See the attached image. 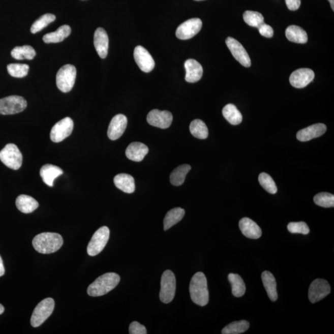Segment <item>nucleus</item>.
I'll use <instances>...</instances> for the list:
<instances>
[{
    "label": "nucleus",
    "instance_id": "f257e3e1",
    "mask_svg": "<svg viewBox=\"0 0 334 334\" xmlns=\"http://www.w3.org/2000/svg\"><path fill=\"white\" fill-rule=\"evenodd\" d=\"M64 239L58 233L45 232L39 234L33 240V245L37 252L51 254L60 249Z\"/></svg>",
    "mask_w": 334,
    "mask_h": 334
},
{
    "label": "nucleus",
    "instance_id": "f03ea898",
    "mask_svg": "<svg viewBox=\"0 0 334 334\" xmlns=\"http://www.w3.org/2000/svg\"><path fill=\"white\" fill-rule=\"evenodd\" d=\"M190 292L192 301L199 306L204 307L209 302V291L206 277L198 272L193 276L190 285Z\"/></svg>",
    "mask_w": 334,
    "mask_h": 334
},
{
    "label": "nucleus",
    "instance_id": "7ed1b4c3",
    "mask_svg": "<svg viewBox=\"0 0 334 334\" xmlns=\"http://www.w3.org/2000/svg\"><path fill=\"white\" fill-rule=\"evenodd\" d=\"M120 277L118 274L114 272L105 274L88 286V295L93 297L106 295L118 285Z\"/></svg>",
    "mask_w": 334,
    "mask_h": 334
},
{
    "label": "nucleus",
    "instance_id": "20e7f679",
    "mask_svg": "<svg viewBox=\"0 0 334 334\" xmlns=\"http://www.w3.org/2000/svg\"><path fill=\"white\" fill-rule=\"evenodd\" d=\"M76 69L71 65H66L56 74V85L63 93H67L72 89L76 78Z\"/></svg>",
    "mask_w": 334,
    "mask_h": 334
},
{
    "label": "nucleus",
    "instance_id": "39448f33",
    "mask_svg": "<svg viewBox=\"0 0 334 334\" xmlns=\"http://www.w3.org/2000/svg\"><path fill=\"white\" fill-rule=\"evenodd\" d=\"M55 308V301L51 298L44 299L40 302L34 309L31 319V324L34 327H39L49 318Z\"/></svg>",
    "mask_w": 334,
    "mask_h": 334
},
{
    "label": "nucleus",
    "instance_id": "423d86ee",
    "mask_svg": "<svg viewBox=\"0 0 334 334\" xmlns=\"http://www.w3.org/2000/svg\"><path fill=\"white\" fill-rule=\"evenodd\" d=\"M0 161L13 170H18L22 164V156L17 145L8 144L0 151Z\"/></svg>",
    "mask_w": 334,
    "mask_h": 334
},
{
    "label": "nucleus",
    "instance_id": "0eeeda50",
    "mask_svg": "<svg viewBox=\"0 0 334 334\" xmlns=\"http://www.w3.org/2000/svg\"><path fill=\"white\" fill-rule=\"evenodd\" d=\"M176 278L175 274L170 270H165L161 278L160 299L164 303H170L175 295Z\"/></svg>",
    "mask_w": 334,
    "mask_h": 334
},
{
    "label": "nucleus",
    "instance_id": "6e6552de",
    "mask_svg": "<svg viewBox=\"0 0 334 334\" xmlns=\"http://www.w3.org/2000/svg\"><path fill=\"white\" fill-rule=\"evenodd\" d=\"M27 101L21 96H11L0 99V115H14L24 111Z\"/></svg>",
    "mask_w": 334,
    "mask_h": 334
},
{
    "label": "nucleus",
    "instance_id": "1a4fd4ad",
    "mask_svg": "<svg viewBox=\"0 0 334 334\" xmlns=\"http://www.w3.org/2000/svg\"><path fill=\"white\" fill-rule=\"evenodd\" d=\"M110 237V230L107 227H102L96 231L87 246V253L90 256H95L104 249Z\"/></svg>",
    "mask_w": 334,
    "mask_h": 334
},
{
    "label": "nucleus",
    "instance_id": "9d476101",
    "mask_svg": "<svg viewBox=\"0 0 334 334\" xmlns=\"http://www.w3.org/2000/svg\"><path fill=\"white\" fill-rule=\"evenodd\" d=\"M74 123L70 117H66L53 126L50 132V139L54 142L64 141L72 133Z\"/></svg>",
    "mask_w": 334,
    "mask_h": 334
},
{
    "label": "nucleus",
    "instance_id": "9b49d317",
    "mask_svg": "<svg viewBox=\"0 0 334 334\" xmlns=\"http://www.w3.org/2000/svg\"><path fill=\"white\" fill-rule=\"evenodd\" d=\"M202 26V22L199 18L188 20L179 25L176 31L177 38L181 40H188L193 38L199 33Z\"/></svg>",
    "mask_w": 334,
    "mask_h": 334
},
{
    "label": "nucleus",
    "instance_id": "f8f14e48",
    "mask_svg": "<svg viewBox=\"0 0 334 334\" xmlns=\"http://www.w3.org/2000/svg\"><path fill=\"white\" fill-rule=\"evenodd\" d=\"M330 293V286L325 280L317 279L311 283L308 296L312 303L321 300Z\"/></svg>",
    "mask_w": 334,
    "mask_h": 334
},
{
    "label": "nucleus",
    "instance_id": "ddd939ff",
    "mask_svg": "<svg viewBox=\"0 0 334 334\" xmlns=\"http://www.w3.org/2000/svg\"><path fill=\"white\" fill-rule=\"evenodd\" d=\"M148 124L161 129H167L172 125L173 121L172 114L170 111L153 110L148 113L147 116Z\"/></svg>",
    "mask_w": 334,
    "mask_h": 334
},
{
    "label": "nucleus",
    "instance_id": "4468645a",
    "mask_svg": "<svg viewBox=\"0 0 334 334\" xmlns=\"http://www.w3.org/2000/svg\"><path fill=\"white\" fill-rule=\"evenodd\" d=\"M226 44L237 61L245 67H250L251 65L249 55L242 45L233 37H228Z\"/></svg>",
    "mask_w": 334,
    "mask_h": 334
},
{
    "label": "nucleus",
    "instance_id": "2eb2a0df",
    "mask_svg": "<svg viewBox=\"0 0 334 334\" xmlns=\"http://www.w3.org/2000/svg\"><path fill=\"white\" fill-rule=\"evenodd\" d=\"M134 58L140 69L144 73H150L155 67V62L148 51L142 46H137L134 51Z\"/></svg>",
    "mask_w": 334,
    "mask_h": 334
},
{
    "label": "nucleus",
    "instance_id": "dca6fc26",
    "mask_svg": "<svg viewBox=\"0 0 334 334\" xmlns=\"http://www.w3.org/2000/svg\"><path fill=\"white\" fill-rule=\"evenodd\" d=\"M315 78V73L309 68H300L291 74L290 82L293 87L298 88H304Z\"/></svg>",
    "mask_w": 334,
    "mask_h": 334
},
{
    "label": "nucleus",
    "instance_id": "f3484780",
    "mask_svg": "<svg viewBox=\"0 0 334 334\" xmlns=\"http://www.w3.org/2000/svg\"><path fill=\"white\" fill-rule=\"evenodd\" d=\"M127 124V116L123 114H118L114 116L108 127L107 132L108 138L113 141L120 138L124 135Z\"/></svg>",
    "mask_w": 334,
    "mask_h": 334
},
{
    "label": "nucleus",
    "instance_id": "a211bd4d",
    "mask_svg": "<svg viewBox=\"0 0 334 334\" xmlns=\"http://www.w3.org/2000/svg\"><path fill=\"white\" fill-rule=\"evenodd\" d=\"M326 130L327 127L324 124H318L311 125L299 131L296 134V138L299 141H309L311 139L323 135Z\"/></svg>",
    "mask_w": 334,
    "mask_h": 334
},
{
    "label": "nucleus",
    "instance_id": "6ab92c4d",
    "mask_svg": "<svg viewBox=\"0 0 334 334\" xmlns=\"http://www.w3.org/2000/svg\"><path fill=\"white\" fill-rule=\"evenodd\" d=\"M108 37L106 31L102 27L97 28L94 33V44L97 52L101 58H106L108 50Z\"/></svg>",
    "mask_w": 334,
    "mask_h": 334
},
{
    "label": "nucleus",
    "instance_id": "aec40b11",
    "mask_svg": "<svg viewBox=\"0 0 334 334\" xmlns=\"http://www.w3.org/2000/svg\"><path fill=\"white\" fill-rule=\"evenodd\" d=\"M186 70L185 80L190 83H195L201 79L203 68L199 62L194 59H189L185 63Z\"/></svg>",
    "mask_w": 334,
    "mask_h": 334
},
{
    "label": "nucleus",
    "instance_id": "412c9836",
    "mask_svg": "<svg viewBox=\"0 0 334 334\" xmlns=\"http://www.w3.org/2000/svg\"><path fill=\"white\" fill-rule=\"evenodd\" d=\"M239 227L245 236L251 239H258L262 235V230L259 225L252 220L245 218L240 220Z\"/></svg>",
    "mask_w": 334,
    "mask_h": 334
},
{
    "label": "nucleus",
    "instance_id": "4be33fe9",
    "mask_svg": "<svg viewBox=\"0 0 334 334\" xmlns=\"http://www.w3.org/2000/svg\"><path fill=\"white\" fill-rule=\"evenodd\" d=\"M148 148L147 145L139 142H134L128 145L126 150L128 159L134 162H141L147 155Z\"/></svg>",
    "mask_w": 334,
    "mask_h": 334
},
{
    "label": "nucleus",
    "instance_id": "5701e85b",
    "mask_svg": "<svg viewBox=\"0 0 334 334\" xmlns=\"http://www.w3.org/2000/svg\"><path fill=\"white\" fill-rule=\"evenodd\" d=\"M64 173L63 170L58 166L51 164H46L41 168L40 175L45 184L52 187L55 179Z\"/></svg>",
    "mask_w": 334,
    "mask_h": 334
},
{
    "label": "nucleus",
    "instance_id": "b1692460",
    "mask_svg": "<svg viewBox=\"0 0 334 334\" xmlns=\"http://www.w3.org/2000/svg\"><path fill=\"white\" fill-rule=\"evenodd\" d=\"M114 184L119 190L126 193L135 192V181L132 176L126 173L118 174L114 178Z\"/></svg>",
    "mask_w": 334,
    "mask_h": 334
},
{
    "label": "nucleus",
    "instance_id": "393cba45",
    "mask_svg": "<svg viewBox=\"0 0 334 334\" xmlns=\"http://www.w3.org/2000/svg\"><path fill=\"white\" fill-rule=\"evenodd\" d=\"M262 282L271 301H276L278 298L275 278L269 271H264L261 275Z\"/></svg>",
    "mask_w": 334,
    "mask_h": 334
},
{
    "label": "nucleus",
    "instance_id": "a878e982",
    "mask_svg": "<svg viewBox=\"0 0 334 334\" xmlns=\"http://www.w3.org/2000/svg\"><path fill=\"white\" fill-rule=\"evenodd\" d=\"M17 208L24 214L34 212L39 207L38 202L33 197L22 195L17 198L16 201Z\"/></svg>",
    "mask_w": 334,
    "mask_h": 334
},
{
    "label": "nucleus",
    "instance_id": "bb28decb",
    "mask_svg": "<svg viewBox=\"0 0 334 334\" xmlns=\"http://www.w3.org/2000/svg\"><path fill=\"white\" fill-rule=\"evenodd\" d=\"M285 35L288 41L297 44H305L308 42L306 31L297 25H290L285 31Z\"/></svg>",
    "mask_w": 334,
    "mask_h": 334
},
{
    "label": "nucleus",
    "instance_id": "cd10ccee",
    "mask_svg": "<svg viewBox=\"0 0 334 334\" xmlns=\"http://www.w3.org/2000/svg\"><path fill=\"white\" fill-rule=\"evenodd\" d=\"M71 33V29L69 25H64L59 27L55 32L45 34L43 37V41L47 44L60 42L67 38L70 35Z\"/></svg>",
    "mask_w": 334,
    "mask_h": 334
},
{
    "label": "nucleus",
    "instance_id": "c85d7f7f",
    "mask_svg": "<svg viewBox=\"0 0 334 334\" xmlns=\"http://www.w3.org/2000/svg\"><path fill=\"white\" fill-rule=\"evenodd\" d=\"M185 214V211L180 207L174 208L168 211L164 221V230L166 231L180 222Z\"/></svg>",
    "mask_w": 334,
    "mask_h": 334
},
{
    "label": "nucleus",
    "instance_id": "c756f323",
    "mask_svg": "<svg viewBox=\"0 0 334 334\" xmlns=\"http://www.w3.org/2000/svg\"><path fill=\"white\" fill-rule=\"evenodd\" d=\"M222 114L224 118L233 125L240 124L242 116L240 111L233 104H228L223 108Z\"/></svg>",
    "mask_w": 334,
    "mask_h": 334
},
{
    "label": "nucleus",
    "instance_id": "7c9ffc66",
    "mask_svg": "<svg viewBox=\"0 0 334 334\" xmlns=\"http://www.w3.org/2000/svg\"><path fill=\"white\" fill-rule=\"evenodd\" d=\"M191 169L190 165H181L175 168L171 173L170 179V183L176 187H179L183 184L185 180L186 176Z\"/></svg>",
    "mask_w": 334,
    "mask_h": 334
},
{
    "label": "nucleus",
    "instance_id": "2f4dec72",
    "mask_svg": "<svg viewBox=\"0 0 334 334\" xmlns=\"http://www.w3.org/2000/svg\"><path fill=\"white\" fill-rule=\"evenodd\" d=\"M228 281L232 285V294L235 297H241L246 292V286L241 276L231 273L228 276Z\"/></svg>",
    "mask_w": 334,
    "mask_h": 334
},
{
    "label": "nucleus",
    "instance_id": "473e14b6",
    "mask_svg": "<svg viewBox=\"0 0 334 334\" xmlns=\"http://www.w3.org/2000/svg\"><path fill=\"white\" fill-rule=\"evenodd\" d=\"M190 130L191 135L200 139H206L209 135V131L206 125L201 119H195L191 123Z\"/></svg>",
    "mask_w": 334,
    "mask_h": 334
},
{
    "label": "nucleus",
    "instance_id": "72a5a7b5",
    "mask_svg": "<svg viewBox=\"0 0 334 334\" xmlns=\"http://www.w3.org/2000/svg\"><path fill=\"white\" fill-rule=\"evenodd\" d=\"M11 56L14 59L21 60V59H33L36 55L35 50L30 45H24L22 47H16L11 51Z\"/></svg>",
    "mask_w": 334,
    "mask_h": 334
},
{
    "label": "nucleus",
    "instance_id": "f704fd0d",
    "mask_svg": "<svg viewBox=\"0 0 334 334\" xmlns=\"http://www.w3.org/2000/svg\"><path fill=\"white\" fill-rule=\"evenodd\" d=\"M250 323L247 321L242 320L232 322L225 326L222 330L223 334H239L244 333L249 329Z\"/></svg>",
    "mask_w": 334,
    "mask_h": 334
},
{
    "label": "nucleus",
    "instance_id": "c9c22d12",
    "mask_svg": "<svg viewBox=\"0 0 334 334\" xmlns=\"http://www.w3.org/2000/svg\"><path fill=\"white\" fill-rule=\"evenodd\" d=\"M56 19V17L54 14L47 13L44 14L34 22L31 28V32L33 34H36L40 32L43 28L47 27V25L51 22H53Z\"/></svg>",
    "mask_w": 334,
    "mask_h": 334
},
{
    "label": "nucleus",
    "instance_id": "e433bc0d",
    "mask_svg": "<svg viewBox=\"0 0 334 334\" xmlns=\"http://www.w3.org/2000/svg\"><path fill=\"white\" fill-rule=\"evenodd\" d=\"M244 19L250 26L258 28L264 23V17L262 14L256 11H247L244 14Z\"/></svg>",
    "mask_w": 334,
    "mask_h": 334
},
{
    "label": "nucleus",
    "instance_id": "4c0bfd02",
    "mask_svg": "<svg viewBox=\"0 0 334 334\" xmlns=\"http://www.w3.org/2000/svg\"><path fill=\"white\" fill-rule=\"evenodd\" d=\"M29 67L25 64H10L7 66V70L10 75L14 78H21L26 76Z\"/></svg>",
    "mask_w": 334,
    "mask_h": 334
},
{
    "label": "nucleus",
    "instance_id": "58836bf2",
    "mask_svg": "<svg viewBox=\"0 0 334 334\" xmlns=\"http://www.w3.org/2000/svg\"><path fill=\"white\" fill-rule=\"evenodd\" d=\"M259 181L262 187L268 193L274 195L278 192V187H277L276 183L274 182L272 177L267 173H261L260 174Z\"/></svg>",
    "mask_w": 334,
    "mask_h": 334
},
{
    "label": "nucleus",
    "instance_id": "ea45409f",
    "mask_svg": "<svg viewBox=\"0 0 334 334\" xmlns=\"http://www.w3.org/2000/svg\"><path fill=\"white\" fill-rule=\"evenodd\" d=\"M316 205L322 207H333L334 206V196L329 193H320L314 198Z\"/></svg>",
    "mask_w": 334,
    "mask_h": 334
},
{
    "label": "nucleus",
    "instance_id": "a19ab883",
    "mask_svg": "<svg viewBox=\"0 0 334 334\" xmlns=\"http://www.w3.org/2000/svg\"><path fill=\"white\" fill-rule=\"evenodd\" d=\"M288 231L292 233H300L302 235H308L310 233V228L306 223L304 222H290L288 225Z\"/></svg>",
    "mask_w": 334,
    "mask_h": 334
},
{
    "label": "nucleus",
    "instance_id": "79ce46f5",
    "mask_svg": "<svg viewBox=\"0 0 334 334\" xmlns=\"http://www.w3.org/2000/svg\"><path fill=\"white\" fill-rule=\"evenodd\" d=\"M129 332L130 334H146V328L139 323L138 322H133L130 325Z\"/></svg>",
    "mask_w": 334,
    "mask_h": 334
},
{
    "label": "nucleus",
    "instance_id": "37998d69",
    "mask_svg": "<svg viewBox=\"0 0 334 334\" xmlns=\"http://www.w3.org/2000/svg\"><path fill=\"white\" fill-rule=\"evenodd\" d=\"M259 32L261 34V35L265 37H267V38H271L274 36V30L272 27L270 26L269 25L265 24L264 22L263 24H262L258 28Z\"/></svg>",
    "mask_w": 334,
    "mask_h": 334
},
{
    "label": "nucleus",
    "instance_id": "c03bdc74",
    "mask_svg": "<svg viewBox=\"0 0 334 334\" xmlns=\"http://www.w3.org/2000/svg\"><path fill=\"white\" fill-rule=\"evenodd\" d=\"M287 8L291 11H296L301 5V0H285Z\"/></svg>",
    "mask_w": 334,
    "mask_h": 334
},
{
    "label": "nucleus",
    "instance_id": "a18cd8bd",
    "mask_svg": "<svg viewBox=\"0 0 334 334\" xmlns=\"http://www.w3.org/2000/svg\"><path fill=\"white\" fill-rule=\"evenodd\" d=\"M5 267L4 263H3L2 259L0 256V277H2L5 274Z\"/></svg>",
    "mask_w": 334,
    "mask_h": 334
},
{
    "label": "nucleus",
    "instance_id": "49530a36",
    "mask_svg": "<svg viewBox=\"0 0 334 334\" xmlns=\"http://www.w3.org/2000/svg\"><path fill=\"white\" fill-rule=\"evenodd\" d=\"M330 2L331 8L332 10L334 11V0H328Z\"/></svg>",
    "mask_w": 334,
    "mask_h": 334
},
{
    "label": "nucleus",
    "instance_id": "de8ad7c7",
    "mask_svg": "<svg viewBox=\"0 0 334 334\" xmlns=\"http://www.w3.org/2000/svg\"><path fill=\"white\" fill-rule=\"evenodd\" d=\"M5 311V308L3 305L0 304V315H2V314L4 313Z\"/></svg>",
    "mask_w": 334,
    "mask_h": 334
},
{
    "label": "nucleus",
    "instance_id": "09e8293b",
    "mask_svg": "<svg viewBox=\"0 0 334 334\" xmlns=\"http://www.w3.org/2000/svg\"><path fill=\"white\" fill-rule=\"evenodd\" d=\"M195 1L200 2V1H204V0H195Z\"/></svg>",
    "mask_w": 334,
    "mask_h": 334
}]
</instances>
